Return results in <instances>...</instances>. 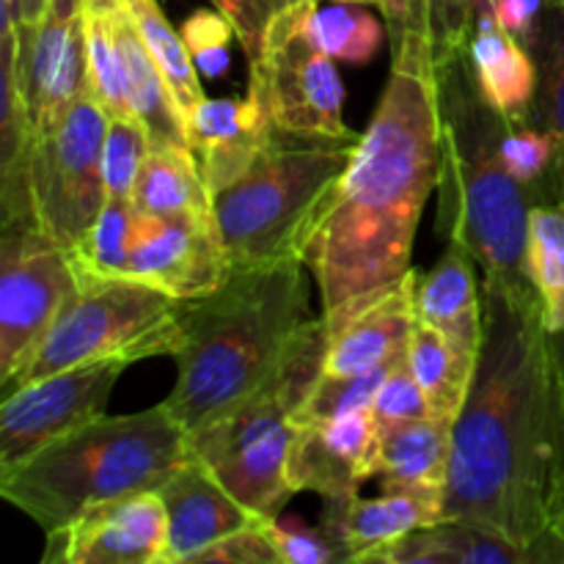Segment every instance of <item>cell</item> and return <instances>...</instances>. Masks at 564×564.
I'll use <instances>...</instances> for the list:
<instances>
[{
	"label": "cell",
	"instance_id": "obj_6",
	"mask_svg": "<svg viewBox=\"0 0 564 564\" xmlns=\"http://www.w3.org/2000/svg\"><path fill=\"white\" fill-rule=\"evenodd\" d=\"M350 135L275 130L251 169L213 196V220L231 268L301 259L319 209L350 165Z\"/></svg>",
	"mask_w": 564,
	"mask_h": 564
},
{
	"label": "cell",
	"instance_id": "obj_32",
	"mask_svg": "<svg viewBox=\"0 0 564 564\" xmlns=\"http://www.w3.org/2000/svg\"><path fill=\"white\" fill-rule=\"evenodd\" d=\"M86 58H88V88L97 102L110 116H132L124 94V75L116 39L110 33L105 11L94 0H86Z\"/></svg>",
	"mask_w": 564,
	"mask_h": 564
},
{
	"label": "cell",
	"instance_id": "obj_3",
	"mask_svg": "<svg viewBox=\"0 0 564 564\" xmlns=\"http://www.w3.org/2000/svg\"><path fill=\"white\" fill-rule=\"evenodd\" d=\"M303 259L231 268L224 284L182 301L176 383L165 408L196 433L251 397L312 317Z\"/></svg>",
	"mask_w": 564,
	"mask_h": 564
},
{
	"label": "cell",
	"instance_id": "obj_21",
	"mask_svg": "<svg viewBox=\"0 0 564 564\" xmlns=\"http://www.w3.org/2000/svg\"><path fill=\"white\" fill-rule=\"evenodd\" d=\"M466 53L479 91L490 108L505 116L512 127L529 124L540 83L538 61L532 50L523 47L496 22L490 0H482L479 6Z\"/></svg>",
	"mask_w": 564,
	"mask_h": 564
},
{
	"label": "cell",
	"instance_id": "obj_18",
	"mask_svg": "<svg viewBox=\"0 0 564 564\" xmlns=\"http://www.w3.org/2000/svg\"><path fill=\"white\" fill-rule=\"evenodd\" d=\"M169 518L163 564H193L229 534L262 521L240 505L202 460L191 457L169 482L160 485Z\"/></svg>",
	"mask_w": 564,
	"mask_h": 564
},
{
	"label": "cell",
	"instance_id": "obj_28",
	"mask_svg": "<svg viewBox=\"0 0 564 564\" xmlns=\"http://www.w3.org/2000/svg\"><path fill=\"white\" fill-rule=\"evenodd\" d=\"M527 270L549 334L564 330V204H534L529 213Z\"/></svg>",
	"mask_w": 564,
	"mask_h": 564
},
{
	"label": "cell",
	"instance_id": "obj_31",
	"mask_svg": "<svg viewBox=\"0 0 564 564\" xmlns=\"http://www.w3.org/2000/svg\"><path fill=\"white\" fill-rule=\"evenodd\" d=\"M132 218H135L132 202L108 198L91 229L69 251L77 273L99 275V279H119V275H124Z\"/></svg>",
	"mask_w": 564,
	"mask_h": 564
},
{
	"label": "cell",
	"instance_id": "obj_46",
	"mask_svg": "<svg viewBox=\"0 0 564 564\" xmlns=\"http://www.w3.org/2000/svg\"><path fill=\"white\" fill-rule=\"evenodd\" d=\"M345 3H364V6H380V0H345Z\"/></svg>",
	"mask_w": 564,
	"mask_h": 564
},
{
	"label": "cell",
	"instance_id": "obj_12",
	"mask_svg": "<svg viewBox=\"0 0 564 564\" xmlns=\"http://www.w3.org/2000/svg\"><path fill=\"white\" fill-rule=\"evenodd\" d=\"M127 367V361L83 364L6 391L0 405V471L102 416Z\"/></svg>",
	"mask_w": 564,
	"mask_h": 564
},
{
	"label": "cell",
	"instance_id": "obj_8",
	"mask_svg": "<svg viewBox=\"0 0 564 564\" xmlns=\"http://www.w3.org/2000/svg\"><path fill=\"white\" fill-rule=\"evenodd\" d=\"M108 121V110L86 91L53 124L33 132L22 160L20 198L3 229H36L66 251L80 242L108 202L102 176Z\"/></svg>",
	"mask_w": 564,
	"mask_h": 564
},
{
	"label": "cell",
	"instance_id": "obj_45",
	"mask_svg": "<svg viewBox=\"0 0 564 564\" xmlns=\"http://www.w3.org/2000/svg\"><path fill=\"white\" fill-rule=\"evenodd\" d=\"M549 345H551V356H554L556 375H560L562 394H564V330H560V334H549Z\"/></svg>",
	"mask_w": 564,
	"mask_h": 564
},
{
	"label": "cell",
	"instance_id": "obj_26",
	"mask_svg": "<svg viewBox=\"0 0 564 564\" xmlns=\"http://www.w3.org/2000/svg\"><path fill=\"white\" fill-rule=\"evenodd\" d=\"M477 361L463 356L433 325L416 319L411 345H408V367H411L416 383L422 386L430 413L435 419L455 424L466 405L468 391H471Z\"/></svg>",
	"mask_w": 564,
	"mask_h": 564
},
{
	"label": "cell",
	"instance_id": "obj_20",
	"mask_svg": "<svg viewBox=\"0 0 564 564\" xmlns=\"http://www.w3.org/2000/svg\"><path fill=\"white\" fill-rule=\"evenodd\" d=\"M94 3L105 11V20L113 33L116 47H119L127 102H130L132 116L147 127L152 147L191 149L185 116L174 102V94H171L154 55L149 53L124 0H94Z\"/></svg>",
	"mask_w": 564,
	"mask_h": 564
},
{
	"label": "cell",
	"instance_id": "obj_9",
	"mask_svg": "<svg viewBox=\"0 0 564 564\" xmlns=\"http://www.w3.org/2000/svg\"><path fill=\"white\" fill-rule=\"evenodd\" d=\"M312 0L281 11L264 36L262 55L251 61L248 88L259 94L275 130L297 135H350L345 124V86L336 61L306 33Z\"/></svg>",
	"mask_w": 564,
	"mask_h": 564
},
{
	"label": "cell",
	"instance_id": "obj_19",
	"mask_svg": "<svg viewBox=\"0 0 564 564\" xmlns=\"http://www.w3.org/2000/svg\"><path fill=\"white\" fill-rule=\"evenodd\" d=\"M444 488H383L378 499L325 505L323 529L339 540L347 562L372 564L380 551L444 521Z\"/></svg>",
	"mask_w": 564,
	"mask_h": 564
},
{
	"label": "cell",
	"instance_id": "obj_35",
	"mask_svg": "<svg viewBox=\"0 0 564 564\" xmlns=\"http://www.w3.org/2000/svg\"><path fill=\"white\" fill-rule=\"evenodd\" d=\"M507 171L532 196L534 204H551V174L556 163V138L534 124L510 127L501 143Z\"/></svg>",
	"mask_w": 564,
	"mask_h": 564
},
{
	"label": "cell",
	"instance_id": "obj_13",
	"mask_svg": "<svg viewBox=\"0 0 564 564\" xmlns=\"http://www.w3.org/2000/svg\"><path fill=\"white\" fill-rule=\"evenodd\" d=\"M231 264L213 218L149 215L132 218L127 279L143 281L180 301L202 297L224 284Z\"/></svg>",
	"mask_w": 564,
	"mask_h": 564
},
{
	"label": "cell",
	"instance_id": "obj_37",
	"mask_svg": "<svg viewBox=\"0 0 564 564\" xmlns=\"http://www.w3.org/2000/svg\"><path fill=\"white\" fill-rule=\"evenodd\" d=\"M482 0H424V31L433 58L466 50Z\"/></svg>",
	"mask_w": 564,
	"mask_h": 564
},
{
	"label": "cell",
	"instance_id": "obj_43",
	"mask_svg": "<svg viewBox=\"0 0 564 564\" xmlns=\"http://www.w3.org/2000/svg\"><path fill=\"white\" fill-rule=\"evenodd\" d=\"M378 9L383 14L391 47L400 44L408 33H427L424 31V0H380Z\"/></svg>",
	"mask_w": 564,
	"mask_h": 564
},
{
	"label": "cell",
	"instance_id": "obj_41",
	"mask_svg": "<svg viewBox=\"0 0 564 564\" xmlns=\"http://www.w3.org/2000/svg\"><path fill=\"white\" fill-rule=\"evenodd\" d=\"M193 564H281V556L270 534V521H257L198 554Z\"/></svg>",
	"mask_w": 564,
	"mask_h": 564
},
{
	"label": "cell",
	"instance_id": "obj_17",
	"mask_svg": "<svg viewBox=\"0 0 564 564\" xmlns=\"http://www.w3.org/2000/svg\"><path fill=\"white\" fill-rule=\"evenodd\" d=\"M185 127L213 196L251 169L275 132L253 88H248L246 97H204L187 113Z\"/></svg>",
	"mask_w": 564,
	"mask_h": 564
},
{
	"label": "cell",
	"instance_id": "obj_23",
	"mask_svg": "<svg viewBox=\"0 0 564 564\" xmlns=\"http://www.w3.org/2000/svg\"><path fill=\"white\" fill-rule=\"evenodd\" d=\"M452 427L444 419L424 416L380 430L375 477L383 488H444L452 460Z\"/></svg>",
	"mask_w": 564,
	"mask_h": 564
},
{
	"label": "cell",
	"instance_id": "obj_29",
	"mask_svg": "<svg viewBox=\"0 0 564 564\" xmlns=\"http://www.w3.org/2000/svg\"><path fill=\"white\" fill-rule=\"evenodd\" d=\"M303 25L325 55L358 66L372 61L386 36L383 22L369 11V6L345 0H312Z\"/></svg>",
	"mask_w": 564,
	"mask_h": 564
},
{
	"label": "cell",
	"instance_id": "obj_10",
	"mask_svg": "<svg viewBox=\"0 0 564 564\" xmlns=\"http://www.w3.org/2000/svg\"><path fill=\"white\" fill-rule=\"evenodd\" d=\"M80 286L66 248L36 229H3L0 246V386L9 389Z\"/></svg>",
	"mask_w": 564,
	"mask_h": 564
},
{
	"label": "cell",
	"instance_id": "obj_44",
	"mask_svg": "<svg viewBox=\"0 0 564 564\" xmlns=\"http://www.w3.org/2000/svg\"><path fill=\"white\" fill-rule=\"evenodd\" d=\"M47 3L50 0H20V25H33V22L42 20Z\"/></svg>",
	"mask_w": 564,
	"mask_h": 564
},
{
	"label": "cell",
	"instance_id": "obj_16",
	"mask_svg": "<svg viewBox=\"0 0 564 564\" xmlns=\"http://www.w3.org/2000/svg\"><path fill=\"white\" fill-rule=\"evenodd\" d=\"M378 438L380 427L372 408L297 424L286 463L292 490H312L323 496L325 505H345L356 499L358 488L375 477Z\"/></svg>",
	"mask_w": 564,
	"mask_h": 564
},
{
	"label": "cell",
	"instance_id": "obj_40",
	"mask_svg": "<svg viewBox=\"0 0 564 564\" xmlns=\"http://www.w3.org/2000/svg\"><path fill=\"white\" fill-rule=\"evenodd\" d=\"M295 3L301 0H213L215 9L235 28V36L240 39L248 61H257L262 55L264 36L273 20Z\"/></svg>",
	"mask_w": 564,
	"mask_h": 564
},
{
	"label": "cell",
	"instance_id": "obj_25",
	"mask_svg": "<svg viewBox=\"0 0 564 564\" xmlns=\"http://www.w3.org/2000/svg\"><path fill=\"white\" fill-rule=\"evenodd\" d=\"M132 207L149 215L213 218V193L191 149L152 147L138 176Z\"/></svg>",
	"mask_w": 564,
	"mask_h": 564
},
{
	"label": "cell",
	"instance_id": "obj_34",
	"mask_svg": "<svg viewBox=\"0 0 564 564\" xmlns=\"http://www.w3.org/2000/svg\"><path fill=\"white\" fill-rule=\"evenodd\" d=\"M149 149L152 138L135 116H110L102 143V176L108 198L132 202Z\"/></svg>",
	"mask_w": 564,
	"mask_h": 564
},
{
	"label": "cell",
	"instance_id": "obj_4",
	"mask_svg": "<svg viewBox=\"0 0 564 564\" xmlns=\"http://www.w3.org/2000/svg\"><path fill=\"white\" fill-rule=\"evenodd\" d=\"M438 97V231L466 248L485 290L540 303L527 270L534 202L507 171L501 143L510 121L490 108L466 50L435 58Z\"/></svg>",
	"mask_w": 564,
	"mask_h": 564
},
{
	"label": "cell",
	"instance_id": "obj_11",
	"mask_svg": "<svg viewBox=\"0 0 564 564\" xmlns=\"http://www.w3.org/2000/svg\"><path fill=\"white\" fill-rule=\"evenodd\" d=\"M0 55L11 61L28 127L53 124L88 88L86 0H50L33 25L0 33Z\"/></svg>",
	"mask_w": 564,
	"mask_h": 564
},
{
	"label": "cell",
	"instance_id": "obj_14",
	"mask_svg": "<svg viewBox=\"0 0 564 564\" xmlns=\"http://www.w3.org/2000/svg\"><path fill=\"white\" fill-rule=\"evenodd\" d=\"M44 534V564H163L169 518L160 490H143Z\"/></svg>",
	"mask_w": 564,
	"mask_h": 564
},
{
	"label": "cell",
	"instance_id": "obj_42",
	"mask_svg": "<svg viewBox=\"0 0 564 564\" xmlns=\"http://www.w3.org/2000/svg\"><path fill=\"white\" fill-rule=\"evenodd\" d=\"M490 6H494L496 22L523 47L532 50L538 44L545 11L551 6L549 0H490Z\"/></svg>",
	"mask_w": 564,
	"mask_h": 564
},
{
	"label": "cell",
	"instance_id": "obj_36",
	"mask_svg": "<svg viewBox=\"0 0 564 564\" xmlns=\"http://www.w3.org/2000/svg\"><path fill=\"white\" fill-rule=\"evenodd\" d=\"M372 416L380 430L391 427V424L433 416L422 386L416 383L411 367H408V356L400 358V361L391 367V372L386 375L383 386H380L378 397H375L372 402Z\"/></svg>",
	"mask_w": 564,
	"mask_h": 564
},
{
	"label": "cell",
	"instance_id": "obj_33",
	"mask_svg": "<svg viewBox=\"0 0 564 564\" xmlns=\"http://www.w3.org/2000/svg\"><path fill=\"white\" fill-rule=\"evenodd\" d=\"M394 364L397 361L383 364V367L358 375H323L312 389V394L306 397V402L295 411L292 422L308 424L345 416V413L352 411H367V408H372L375 397H378L380 386H383L386 375L391 372Z\"/></svg>",
	"mask_w": 564,
	"mask_h": 564
},
{
	"label": "cell",
	"instance_id": "obj_5",
	"mask_svg": "<svg viewBox=\"0 0 564 564\" xmlns=\"http://www.w3.org/2000/svg\"><path fill=\"white\" fill-rule=\"evenodd\" d=\"M187 430L160 405L91 419L0 471V496L44 532L121 496L160 490L191 460Z\"/></svg>",
	"mask_w": 564,
	"mask_h": 564
},
{
	"label": "cell",
	"instance_id": "obj_47",
	"mask_svg": "<svg viewBox=\"0 0 564 564\" xmlns=\"http://www.w3.org/2000/svg\"><path fill=\"white\" fill-rule=\"evenodd\" d=\"M551 6H564V0H549Z\"/></svg>",
	"mask_w": 564,
	"mask_h": 564
},
{
	"label": "cell",
	"instance_id": "obj_2",
	"mask_svg": "<svg viewBox=\"0 0 564 564\" xmlns=\"http://www.w3.org/2000/svg\"><path fill=\"white\" fill-rule=\"evenodd\" d=\"M438 97L427 33L391 47V72L350 165L301 248L330 312L411 273L413 240L438 191Z\"/></svg>",
	"mask_w": 564,
	"mask_h": 564
},
{
	"label": "cell",
	"instance_id": "obj_22",
	"mask_svg": "<svg viewBox=\"0 0 564 564\" xmlns=\"http://www.w3.org/2000/svg\"><path fill=\"white\" fill-rule=\"evenodd\" d=\"M477 262L457 242H446V251L427 273L416 279V319L433 325L463 356L477 361L482 350L485 306L477 281Z\"/></svg>",
	"mask_w": 564,
	"mask_h": 564
},
{
	"label": "cell",
	"instance_id": "obj_38",
	"mask_svg": "<svg viewBox=\"0 0 564 564\" xmlns=\"http://www.w3.org/2000/svg\"><path fill=\"white\" fill-rule=\"evenodd\" d=\"M270 534L279 549L281 564H330L347 562L345 549L330 532L319 529H306L301 521H270Z\"/></svg>",
	"mask_w": 564,
	"mask_h": 564
},
{
	"label": "cell",
	"instance_id": "obj_7",
	"mask_svg": "<svg viewBox=\"0 0 564 564\" xmlns=\"http://www.w3.org/2000/svg\"><path fill=\"white\" fill-rule=\"evenodd\" d=\"M180 339V297L124 275H80L77 292L6 391L83 364H135L143 358L174 356Z\"/></svg>",
	"mask_w": 564,
	"mask_h": 564
},
{
	"label": "cell",
	"instance_id": "obj_39",
	"mask_svg": "<svg viewBox=\"0 0 564 564\" xmlns=\"http://www.w3.org/2000/svg\"><path fill=\"white\" fill-rule=\"evenodd\" d=\"M235 36L231 22L215 11H196L191 20L182 25V39H185L187 50H191L196 69L204 77H218L229 66V55H226V44Z\"/></svg>",
	"mask_w": 564,
	"mask_h": 564
},
{
	"label": "cell",
	"instance_id": "obj_24",
	"mask_svg": "<svg viewBox=\"0 0 564 564\" xmlns=\"http://www.w3.org/2000/svg\"><path fill=\"white\" fill-rule=\"evenodd\" d=\"M383 564H534L532 554L510 540L460 521L419 529L375 556ZM372 562V564H375Z\"/></svg>",
	"mask_w": 564,
	"mask_h": 564
},
{
	"label": "cell",
	"instance_id": "obj_27",
	"mask_svg": "<svg viewBox=\"0 0 564 564\" xmlns=\"http://www.w3.org/2000/svg\"><path fill=\"white\" fill-rule=\"evenodd\" d=\"M532 55L538 61L540 83L529 124L543 127L556 138L551 204H564V6H549Z\"/></svg>",
	"mask_w": 564,
	"mask_h": 564
},
{
	"label": "cell",
	"instance_id": "obj_15",
	"mask_svg": "<svg viewBox=\"0 0 564 564\" xmlns=\"http://www.w3.org/2000/svg\"><path fill=\"white\" fill-rule=\"evenodd\" d=\"M416 279H405L350 297L323 312L328 328L323 375H358L408 356L416 325Z\"/></svg>",
	"mask_w": 564,
	"mask_h": 564
},
{
	"label": "cell",
	"instance_id": "obj_1",
	"mask_svg": "<svg viewBox=\"0 0 564 564\" xmlns=\"http://www.w3.org/2000/svg\"><path fill=\"white\" fill-rule=\"evenodd\" d=\"M477 372L452 427L444 521L471 523L564 562L554 527L564 501V394L540 303L485 290Z\"/></svg>",
	"mask_w": 564,
	"mask_h": 564
},
{
	"label": "cell",
	"instance_id": "obj_30",
	"mask_svg": "<svg viewBox=\"0 0 564 564\" xmlns=\"http://www.w3.org/2000/svg\"><path fill=\"white\" fill-rule=\"evenodd\" d=\"M124 6L132 14V20H135L149 53L158 61L160 72H163L165 83H169L171 94H174V102L180 105L182 116L187 119V113L207 94H204L202 80H198L202 72L196 69V61H193L191 50H187L185 39H182V31L171 25L158 0H124Z\"/></svg>",
	"mask_w": 564,
	"mask_h": 564
}]
</instances>
